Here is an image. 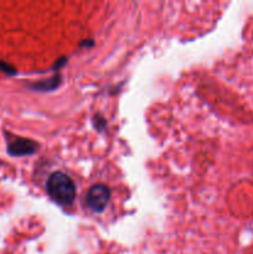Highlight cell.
<instances>
[{"instance_id":"7a4b0ae2","label":"cell","mask_w":253,"mask_h":254,"mask_svg":"<svg viewBox=\"0 0 253 254\" xmlns=\"http://www.w3.org/2000/svg\"><path fill=\"white\" fill-rule=\"evenodd\" d=\"M109 198H111V190L108 186L103 184H97L88 190L84 202L92 212L101 213L106 210Z\"/></svg>"},{"instance_id":"277c9868","label":"cell","mask_w":253,"mask_h":254,"mask_svg":"<svg viewBox=\"0 0 253 254\" xmlns=\"http://www.w3.org/2000/svg\"><path fill=\"white\" fill-rule=\"evenodd\" d=\"M60 83H61V76H60V73H56L54 77L46 79V81H40L36 82V83L30 84V88L34 89V91L42 92L54 91V89H56L60 86Z\"/></svg>"},{"instance_id":"5b68a950","label":"cell","mask_w":253,"mask_h":254,"mask_svg":"<svg viewBox=\"0 0 253 254\" xmlns=\"http://www.w3.org/2000/svg\"><path fill=\"white\" fill-rule=\"evenodd\" d=\"M0 72H2V73L5 74H9V76L16 74V69H15L11 64H7V62L2 61V60H0Z\"/></svg>"},{"instance_id":"8992f818","label":"cell","mask_w":253,"mask_h":254,"mask_svg":"<svg viewBox=\"0 0 253 254\" xmlns=\"http://www.w3.org/2000/svg\"><path fill=\"white\" fill-rule=\"evenodd\" d=\"M93 124H94V127H96L97 130H103L107 126V122L104 121L103 117L96 116L93 119Z\"/></svg>"},{"instance_id":"3957f363","label":"cell","mask_w":253,"mask_h":254,"mask_svg":"<svg viewBox=\"0 0 253 254\" xmlns=\"http://www.w3.org/2000/svg\"><path fill=\"white\" fill-rule=\"evenodd\" d=\"M39 144L31 139L15 136L7 140L6 150L11 156H26L36 153Z\"/></svg>"},{"instance_id":"6da1fadb","label":"cell","mask_w":253,"mask_h":254,"mask_svg":"<svg viewBox=\"0 0 253 254\" xmlns=\"http://www.w3.org/2000/svg\"><path fill=\"white\" fill-rule=\"evenodd\" d=\"M46 191L55 202L69 206L76 198V185L68 175L61 171H55L49 176Z\"/></svg>"}]
</instances>
